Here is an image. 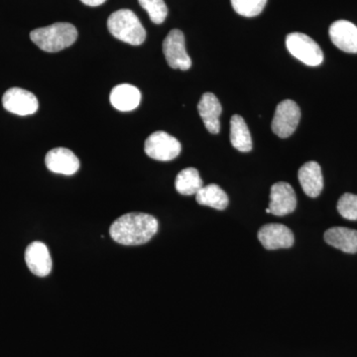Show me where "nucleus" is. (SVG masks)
I'll return each mask as SVG.
<instances>
[{"mask_svg":"<svg viewBox=\"0 0 357 357\" xmlns=\"http://www.w3.org/2000/svg\"><path fill=\"white\" fill-rule=\"evenodd\" d=\"M158 227V220L153 215L130 213L117 218L110 227L109 234L115 243L122 245H141L151 241Z\"/></svg>","mask_w":357,"mask_h":357,"instance_id":"f257e3e1","label":"nucleus"},{"mask_svg":"<svg viewBox=\"0 0 357 357\" xmlns=\"http://www.w3.org/2000/svg\"><path fill=\"white\" fill-rule=\"evenodd\" d=\"M30 38L41 50L56 53L72 46L76 42L77 30L70 23L58 22L33 30L30 33Z\"/></svg>","mask_w":357,"mask_h":357,"instance_id":"f03ea898","label":"nucleus"},{"mask_svg":"<svg viewBox=\"0 0 357 357\" xmlns=\"http://www.w3.org/2000/svg\"><path fill=\"white\" fill-rule=\"evenodd\" d=\"M110 34L124 43L139 46L146 39V31L139 18L129 9L115 11L107 20Z\"/></svg>","mask_w":357,"mask_h":357,"instance_id":"7ed1b4c3","label":"nucleus"},{"mask_svg":"<svg viewBox=\"0 0 357 357\" xmlns=\"http://www.w3.org/2000/svg\"><path fill=\"white\" fill-rule=\"evenodd\" d=\"M286 47L293 57L305 65L317 67L323 63L324 53L321 47L306 34L291 33L286 37Z\"/></svg>","mask_w":357,"mask_h":357,"instance_id":"20e7f679","label":"nucleus"},{"mask_svg":"<svg viewBox=\"0 0 357 357\" xmlns=\"http://www.w3.org/2000/svg\"><path fill=\"white\" fill-rule=\"evenodd\" d=\"M144 150L150 158L158 161H171L180 155L182 146L177 138L170 134L156 131L145 141Z\"/></svg>","mask_w":357,"mask_h":357,"instance_id":"39448f33","label":"nucleus"},{"mask_svg":"<svg viewBox=\"0 0 357 357\" xmlns=\"http://www.w3.org/2000/svg\"><path fill=\"white\" fill-rule=\"evenodd\" d=\"M301 119L299 105L294 100H283L277 105L273 121H272V131L278 137L288 138L297 129Z\"/></svg>","mask_w":357,"mask_h":357,"instance_id":"423d86ee","label":"nucleus"},{"mask_svg":"<svg viewBox=\"0 0 357 357\" xmlns=\"http://www.w3.org/2000/svg\"><path fill=\"white\" fill-rule=\"evenodd\" d=\"M163 52L167 63L172 69L188 70L192 60L185 50L184 33L178 29L171 30L163 42Z\"/></svg>","mask_w":357,"mask_h":357,"instance_id":"0eeeda50","label":"nucleus"},{"mask_svg":"<svg viewBox=\"0 0 357 357\" xmlns=\"http://www.w3.org/2000/svg\"><path fill=\"white\" fill-rule=\"evenodd\" d=\"M2 105L7 112L20 116L34 114L39 107L36 96L20 88L9 89L2 98Z\"/></svg>","mask_w":357,"mask_h":357,"instance_id":"6e6552de","label":"nucleus"},{"mask_svg":"<svg viewBox=\"0 0 357 357\" xmlns=\"http://www.w3.org/2000/svg\"><path fill=\"white\" fill-rule=\"evenodd\" d=\"M297 198L292 185L286 182L275 183L270 192L269 210L272 215L284 217L296 210Z\"/></svg>","mask_w":357,"mask_h":357,"instance_id":"1a4fd4ad","label":"nucleus"},{"mask_svg":"<svg viewBox=\"0 0 357 357\" xmlns=\"http://www.w3.org/2000/svg\"><path fill=\"white\" fill-rule=\"evenodd\" d=\"M258 239L268 250L290 248L295 243L292 230L280 223H270L262 227L258 231Z\"/></svg>","mask_w":357,"mask_h":357,"instance_id":"9d476101","label":"nucleus"},{"mask_svg":"<svg viewBox=\"0 0 357 357\" xmlns=\"http://www.w3.org/2000/svg\"><path fill=\"white\" fill-rule=\"evenodd\" d=\"M45 164L51 172L61 175H74L79 169V160L67 148H54L45 158Z\"/></svg>","mask_w":357,"mask_h":357,"instance_id":"9b49d317","label":"nucleus"},{"mask_svg":"<svg viewBox=\"0 0 357 357\" xmlns=\"http://www.w3.org/2000/svg\"><path fill=\"white\" fill-rule=\"evenodd\" d=\"M25 261L33 274L46 277L52 270V258L46 244L34 241L28 245L25 251Z\"/></svg>","mask_w":357,"mask_h":357,"instance_id":"f8f14e48","label":"nucleus"},{"mask_svg":"<svg viewBox=\"0 0 357 357\" xmlns=\"http://www.w3.org/2000/svg\"><path fill=\"white\" fill-rule=\"evenodd\" d=\"M331 40L340 50L357 53V27L347 20H337L330 27Z\"/></svg>","mask_w":357,"mask_h":357,"instance_id":"ddd939ff","label":"nucleus"},{"mask_svg":"<svg viewBox=\"0 0 357 357\" xmlns=\"http://www.w3.org/2000/svg\"><path fill=\"white\" fill-rule=\"evenodd\" d=\"M300 185L303 191L310 198H317L324 189V178L321 166L317 162L311 161L301 167L299 173Z\"/></svg>","mask_w":357,"mask_h":357,"instance_id":"4468645a","label":"nucleus"},{"mask_svg":"<svg viewBox=\"0 0 357 357\" xmlns=\"http://www.w3.org/2000/svg\"><path fill=\"white\" fill-rule=\"evenodd\" d=\"M198 110L206 128L211 134L220 132V116L222 112V107L217 96L211 93H204L199 100Z\"/></svg>","mask_w":357,"mask_h":357,"instance_id":"2eb2a0df","label":"nucleus"},{"mask_svg":"<svg viewBox=\"0 0 357 357\" xmlns=\"http://www.w3.org/2000/svg\"><path fill=\"white\" fill-rule=\"evenodd\" d=\"M110 103L115 109L131 112L137 109L141 102L139 89L132 84H122L112 89L109 96Z\"/></svg>","mask_w":357,"mask_h":357,"instance_id":"dca6fc26","label":"nucleus"},{"mask_svg":"<svg viewBox=\"0 0 357 357\" xmlns=\"http://www.w3.org/2000/svg\"><path fill=\"white\" fill-rule=\"evenodd\" d=\"M325 241L345 253L357 252V230L347 227H332L325 232Z\"/></svg>","mask_w":357,"mask_h":357,"instance_id":"f3484780","label":"nucleus"},{"mask_svg":"<svg viewBox=\"0 0 357 357\" xmlns=\"http://www.w3.org/2000/svg\"><path fill=\"white\" fill-rule=\"evenodd\" d=\"M230 142L241 152L252 150V138L243 117L236 114L230 119Z\"/></svg>","mask_w":357,"mask_h":357,"instance_id":"a211bd4d","label":"nucleus"},{"mask_svg":"<svg viewBox=\"0 0 357 357\" xmlns=\"http://www.w3.org/2000/svg\"><path fill=\"white\" fill-rule=\"evenodd\" d=\"M197 203L201 206H210L215 210H225L229 206V197L220 185L211 184L204 185L196 194Z\"/></svg>","mask_w":357,"mask_h":357,"instance_id":"6ab92c4d","label":"nucleus"},{"mask_svg":"<svg viewBox=\"0 0 357 357\" xmlns=\"http://www.w3.org/2000/svg\"><path fill=\"white\" fill-rule=\"evenodd\" d=\"M175 187L178 192L183 196H192L204 187V183L199 177V171L191 167L184 169L178 174Z\"/></svg>","mask_w":357,"mask_h":357,"instance_id":"aec40b11","label":"nucleus"},{"mask_svg":"<svg viewBox=\"0 0 357 357\" xmlns=\"http://www.w3.org/2000/svg\"><path fill=\"white\" fill-rule=\"evenodd\" d=\"M234 11L244 17H255L264 10L267 0H230Z\"/></svg>","mask_w":357,"mask_h":357,"instance_id":"412c9836","label":"nucleus"},{"mask_svg":"<svg viewBox=\"0 0 357 357\" xmlns=\"http://www.w3.org/2000/svg\"><path fill=\"white\" fill-rule=\"evenodd\" d=\"M138 2L155 24H162L165 21L168 8L164 0H138Z\"/></svg>","mask_w":357,"mask_h":357,"instance_id":"4be33fe9","label":"nucleus"},{"mask_svg":"<svg viewBox=\"0 0 357 357\" xmlns=\"http://www.w3.org/2000/svg\"><path fill=\"white\" fill-rule=\"evenodd\" d=\"M337 211L345 220H357V196L356 195L344 194L340 197L337 203Z\"/></svg>","mask_w":357,"mask_h":357,"instance_id":"5701e85b","label":"nucleus"},{"mask_svg":"<svg viewBox=\"0 0 357 357\" xmlns=\"http://www.w3.org/2000/svg\"><path fill=\"white\" fill-rule=\"evenodd\" d=\"M81 1L86 6L96 7L102 6L107 0H81Z\"/></svg>","mask_w":357,"mask_h":357,"instance_id":"b1692460","label":"nucleus"},{"mask_svg":"<svg viewBox=\"0 0 357 357\" xmlns=\"http://www.w3.org/2000/svg\"><path fill=\"white\" fill-rule=\"evenodd\" d=\"M266 213H270V210H269V208H266Z\"/></svg>","mask_w":357,"mask_h":357,"instance_id":"393cba45","label":"nucleus"}]
</instances>
